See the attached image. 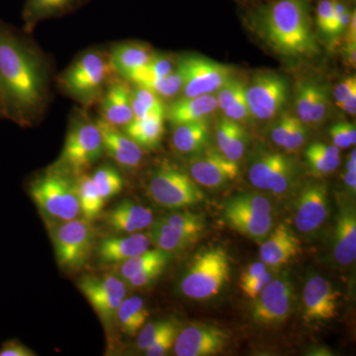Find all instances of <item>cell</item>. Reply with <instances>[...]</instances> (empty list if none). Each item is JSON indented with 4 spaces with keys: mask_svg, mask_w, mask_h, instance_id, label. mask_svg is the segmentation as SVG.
<instances>
[{
    "mask_svg": "<svg viewBox=\"0 0 356 356\" xmlns=\"http://www.w3.org/2000/svg\"><path fill=\"white\" fill-rule=\"evenodd\" d=\"M51 90V65L31 40L0 19V117L26 127L41 120Z\"/></svg>",
    "mask_w": 356,
    "mask_h": 356,
    "instance_id": "1",
    "label": "cell"
},
{
    "mask_svg": "<svg viewBox=\"0 0 356 356\" xmlns=\"http://www.w3.org/2000/svg\"><path fill=\"white\" fill-rule=\"evenodd\" d=\"M261 31L273 50L286 57L318 53L306 0H276L261 16Z\"/></svg>",
    "mask_w": 356,
    "mask_h": 356,
    "instance_id": "2",
    "label": "cell"
},
{
    "mask_svg": "<svg viewBox=\"0 0 356 356\" xmlns=\"http://www.w3.org/2000/svg\"><path fill=\"white\" fill-rule=\"evenodd\" d=\"M29 194L50 226L81 216L76 179L58 166L33 180Z\"/></svg>",
    "mask_w": 356,
    "mask_h": 356,
    "instance_id": "3",
    "label": "cell"
},
{
    "mask_svg": "<svg viewBox=\"0 0 356 356\" xmlns=\"http://www.w3.org/2000/svg\"><path fill=\"white\" fill-rule=\"evenodd\" d=\"M112 74L108 53L95 49L77 57L58 76V83L65 95L88 107L100 100Z\"/></svg>",
    "mask_w": 356,
    "mask_h": 356,
    "instance_id": "4",
    "label": "cell"
},
{
    "mask_svg": "<svg viewBox=\"0 0 356 356\" xmlns=\"http://www.w3.org/2000/svg\"><path fill=\"white\" fill-rule=\"evenodd\" d=\"M104 146L97 122L81 110L70 120L64 149L56 166L72 177L88 172L102 159Z\"/></svg>",
    "mask_w": 356,
    "mask_h": 356,
    "instance_id": "5",
    "label": "cell"
},
{
    "mask_svg": "<svg viewBox=\"0 0 356 356\" xmlns=\"http://www.w3.org/2000/svg\"><path fill=\"white\" fill-rule=\"evenodd\" d=\"M229 274L231 264L226 250L209 248L192 259L180 282V290L191 299H210L219 294L228 282Z\"/></svg>",
    "mask_w": 356,
    "mask_h": 356,
    "instance_id": "6",
    "label": "cell"
},
{
    "mask_svg": "<svg viewBox=\"0 0 356 356\" xmlns=\"http://www.w3.org/2000/svg\"><path fill=\"white\" fill-rule=\"evenodd\" d=\"M92 221L76 218L51 226V236L58 266L76 270L86 266L95 248Z\"/></svg>",
    "mask_w": 356,
    "mask_h": 356,
    "instance_id": "7",
    "label": "cell"
},
{
    "mask_svg": "<svg viewBox=\"0 0 356 356\" xmlns=\"http://www.w3.org/2000/svg\"><path fill=\"white\" fill-rule=\"evenodd\" d=\"M271 212L270 202L264 196L241 193L227 201L222 217L241 235L262 243L273 229Z\"/></svg>",
    "mask_w": 356,
    "mask_h": 356,
    "instance_id": "8",
    "label": "cell"
},
{
    "mask_svg": "<svg viewBox=\"0 0 356 356\" xmlns=\"http://www.w3.org/2000/svg\"><path fill=\"white\" fill-rule=\"evenodd\" d=\"M147 187L152 198L159 205L170 209L195 205L205 198L202 189L191 175L168 163L156 168Z\"/></svg>",
    "mask_w": 356,
    "mask_h": 356,
    "instance_id": "9",
    "label": "cell"
},
{
    "mask_svg": "<svg viewBox=\"0 0 356 356\" xmlns=\"http://www.w3.org/2000/svg\"><path fill=\"white\" fill-rule=\"evenodd\" d=\"M205 229V220L197 213L178 212L166 215L149 227L151 243L168 254L180 252L198 242Z\"/></svg>",
    "mask_w": 356,
    "mask_h": 356,
    "instance_id": "10",
    "label": "cell"
},
{
    "mask_svg": "<svg viewBox=\"0 0 356 356\" xmlns=\"http://www.w3.org/2000/svg\"><path fill=\"white\" fill-rule=\"evenodd\" d=\"M177 67L184 77V97L212 95L233 76L234 72L229 65L198 56L179 58Z\"/></svg>",
    "mask_w": 356,
    "mask_h": 356,
    "instance_id": "11",
    "label": "cell"
},
{
    "mask_svg": "<svg viewBox=\"0 0 356 356\" xmlns=\"http://www.w3.org/2000/svg\"><path fill=\"white\" fill-rule=\"evenodd\" d=\"M79 288L104 327H111L116 322L117 310L127 294L123 280L115 275H86L79 281Z\"/></svg>",
    "mask_w": 356,
    "mask_h": 356,
    "instance_id": "12",
    "label": "cell"
},
{
    "mask_svg": "<svg viewBox=\"0 0 356 356\" xmlns=\"http://www.w3.org/2000/svg\"><path fill=\"white\" fill-rule=\"evenodd\" d=\"M288 86L282 76L273 72L257 74L245 88L250 116L259 120H269L278 115L287 100Z\"/></svg>",
    "mask_w": 356,
    "mask_h": 356,
    "instance_id": "13",
    "label": "cell"
},
{
    "mask_svg": "<svg viewBox=\"0 0 356 356\" xmlns=\"http://www.w3.org/2000/svg\"><path fill=\"white\" fill-rule=\"evenodd\" d=\"M295 177L292 159L275 152L257 154L248 168V179L257 189L281 195L291 185Z\"/></svg>",
    "mask_w": 356,
    "mask_h": 356,
    "instance_id": "14",
    "label": "cell"
},
{
    "mask_svg": "<svg viewBox=\"0 0 356 356\" xmlns=\"http://www.w3.org/2000/svg\"><path fill=\"white\" fill-rule=\"evenodd\" d=\"M293 286L287 276L273 280L257 297L252 318L264 325H277L284 322L293 306Z\"/></svg>",
    "mask_w": 356,
    "mask_h": 356,
    "instance_id": "15",
    "label": "cell"
},
{
    "mask_svg": "<svg viewBox=\"0 0 356 356\" xmlns=\"http://www.w3.org/2000/svg\"><path fill=\"white\" fill-rule=\"evenodd\" d=\"M189 173L198 185L207 188H220L238 177L240 166L221 152L207 149L192 158L189 163Z\"/></svg>",
    "mask_w": 356,
    "mask_h": 356,
    "instance_id": "16",
    "label": "cell"
},
{
    "mask_svg": "<svg viewBox=\"0 0 356 356\" xmlns=\"http://www.w3.org/2000/svg\"><path fill=\"white\" fill-rule=\"evenodd\" d=\"M229 334L211 325H191L178 332L175 339V355L209 356L224 350Z\"/></svg>",
    "mask_w": 356,
    "mask_h": 356,
    "instance_id": "17",
    "label": "cell"
},
{
    "mask_svg": "<svg viewBox=\"0 0 356 356\" xmlns=\"http://www.w3.org/2000/svg\"><path fill=\"white\" fill-rule=\"evenodd\" d=\"M329 198L325 184L307 185L300 192L295 204V226L301 233H313L320 228L327 216Z\"/></svg>",
    "mask_w": 356,
    "mask_h": 356,
    "instance_id": "18",
    "label": "cell"
},
{
    "mask_svg": "<svg viewBox=\"0 0 356 356\" xmlns=\"http://www.w3.org/2000/svg\"><path fill=\"white\" fill-rule=\"evenodd\" d=\"M339 293L322 276H311L303 289L304 316L307 321L321 322L337 316Z\"/></svg>",
    "mask_w": 356,
    "mask_h": 356,
    "instance_id": "19",
    "label": "cell"
},
{
    "mask_svg": "<svg viewBox=\"0 0 356 356\" xmlns=\"http://www.w3.org/2000/svg\"><path fill=\"white\" fill-rule=\"evenodd\" d=\"M96 122L102 132L104 153L124 170L139 168L144 158L143 147L122 132L120 129L110 125L100 117L96 119Z\"/></svg>",
    "mask_w": 356,
    "mask_h": 356,
    "instance_id": "20",
    "label": "cell"
},
{
    "mask_svg": "<svg viewBox=\"0 0 356 356\" xmlns=\"http://www.w3.org/2000/svg\"><path fill=\"white\" fill-rule=\"evenodd\" d=\"M100 118L119 129L133 120L132 89L127 81H110L100 98Z\"/></svg>",
    "mask_w": 356,
    "mask_h": 356,
    "instance_id": "21",
    "label": "cell"
},
{
    "mask_svg": "<svg viewBox=\"0 0 356 356\" xmlns=\"http://www.w3.org/2000/svg\"><path fill=\"white\" fill-rule=\"evenodd\" d=\"M103 219L112 231L130 235L149 228L154 213L151 208L125 200L103 214Z\"/></svg>",
    "mask_w": 356,
    "mask_h": 356,
    "instance_id": "22",
    "label": "cell"
},
{
    "mask_svg": "<svg viewBox=\"0 0 356 356\" xmlns=\"http://www.w3.org/2000/svg\"><path fill=\"white\" fill-rule=\"evenodd\" d=\"M301 252V243L291 229L280 224L261 243L259 257L267 266L280 267Z\"/></svg>",
    "mask_w": 356,
    "mask_h": 356,
    "instance_id": "23",
    "label": "cell"
},
{
    "mask_svg": "<svg viewBox=\"0 0 356 356\" xmlns=\"http://www.w3.org/2000/svg\"><path fill=\"white\" fill-rule=\"evenodd\" d=\"M151 247L149 236L143 233L103 238L96 245L98 259L104 264H118L143 254Z\"/></svg>",
    "mask_w": 356,
    "mask_h": 356,
    "instance_id": "24",
    "label": "cell"
},
{
    "mask_svg": "<svg viewBox=\"0 0 356 356\" xmlns=\"http://www.w3.org/2000/svg\"><path fill=\"white\" fill-rule=\"evenodd\" d=\"M332 254L341 266H350L356 257V213L353 206L344 205L337 215Z\"/></svg>",
    "mask_w": 356,
    "mask_h": 356,
    "instance_id": "25",
    "label": "cell"
},
{
    "mask_svg": "<svg viewBox=\"0 0 356 356\" xmlns=\"http://www.w3.org/2000/svg\"><path fill=\"white\" fill-rule=\"evenodd\" d=\"M89 0H25L22 19L24 31L32 32L42 21L74 13Z\"/></svg>",
    "mask_w": 356,
    "mask_h": 356,
    "instance_id": "26",
    "label": "cell"
},
{
    "mask_svg": "<svg viewBox=\"0 0 356 356\" xmlns=\"http://www.w3.org/2000/svg\"><path fill=\"white\" fill-rule=\"evenodd\" d=\"M154 54L147 44L126 42L112 47L108 53L109 62L113 72L129 81L134 74L149 62Z\"/></svg>",
    "mask_w": 356,
    "mask_h": 356,
    "instance_id": "27",
    "label": "cell"
},
{
    "mask_svg": "<svg viewBox=\"0 0 356 356\" xmlns=\"http://www.w3.org/2000/svg\"><path fill=\"white\" fill-rule=\"evenodd\" d=\"M218 108L216 96L205 95L195 97H182L173 102L165 109V119L172 125L207 120Z\"/></svg>",
    "mask_w": 356,
    "mask_h": 356,
    "instance_id": "28",
    "label": "cell"
},
{
    "mask_svg": "<svg viewBox=\"0 0 356 356\" xmlns=\"http://www.w3.org/2000/svg\"><path fill=\"white\" fill-rule=\"evenodd\" d=\"M172 142L173 149L178 154H196L204 151L209 142V125L207 120L175 126Z\"/></svg>",
    "mask_w": 356,
    "mask_h": 356,
    "instance_id": "29",
    "label": "cell"
},
{
    "mask_svg": "<svg viewBox=\"0 0 356 356\" xmlns=\"http://www.w3.org/2000/svg\"><path fill=\"white\" fill-rule=\"evenodd\" d=\"M165 117L154 116L147 118H134L123 128V132L143 149L158 147L165 134Z\"/></svg>",
    "mask_w": 356,
    "mask_h": 356,
    "instance_id": "30",
    "label": "cell"
},
{
    "mask_svg": "<svg viewBox=\"0 0 356 356\" xmlns=\"http://www.w3.org/2000/svg\"><path fill=\"white\" fill-rule=\"evenodd\" d=\"M149 317V310L144 300L139 296H132L124 299L119 306L116 323L122 332L129 336H136L147 324Z\"/></svg>",
    "mask_w": 356,
    "mask_h": 356,
    "instance_id": "31",
    "label": "cell"
},
{
    "mask_svg": "<svg viewBox=\"0 0 356 356\" xmlns=\"http://www.w3.org/2000/svg\"><path fill=\"white\" fill-rule=\"evenodd\" d=\"M305 154L307 165L316 177L331 175L341 163V149L334 145L313 143Z\"/></svg>",
    "mask_w": 356,
    "mask_h": 356,
    "instance_id": "32",
    "label": "cell"
},
{
    "mask_svg": "<svg viewBox=\"0 0 356 356\" xmlns=\"http://www.w3.org/2000/svg\"><path fill=\"white\" fill-rule=\"evenodd\" d=\"M81 217L89 221H95L102 216L105 201L103 200L97 187L88 172L74 177Z\"/></svg>",
    "mask_w": 356,
    "mask_h": 356,
    "instance_id": "33",
    "label": "cell"
},
{
    "mask_svg": "<svg viewBox=\"0 0 356 356\" xmlns=\"http://www.w3.org/2000/svg\"><path fill=\"white\" fill-rule=\"evenodd\" d=\"M170 254L161 248H156L154 250L149 248L143 254L136 255L132 259L122 262L119 266L118 273L122 280L127 281L129 278L145 269L154 266H166L170 261Z\"/></svg>",
    "mask_w": 356,
    "mask_h": 356,
    "instance_id": "34",
    "label": "cell"
},
{
    "mask_svg": "<svg viewBox=\"0 0 356 356\" xmlns=\"http://www.w3.org/2000/svg\"><path fill=\"white\" fill-rule=\"evenodd\" d=\"M132 109L134 118L142 119L154 115L165 117L166 106L163 99L153 91L136 86L132 89Z\"/></svg>",
    "mask_w": 356,
    "mask_h": 356,
    "instance_id": "35",
    "label": "cell"
},
{
    "mask_svg": "<svg viewBox=\"0 0 356 356\" xmlns=\"http://www.w3.org/2000/svg\"><path fill=\"white\" fill-rule=\"evenodd\" d=\"M91 177L105 202L118 195L123 191V177L114 166L110 165L99 166Z\"/></svg>",
    "mask_w": 356,
    "mask_h": 356,
    "instance_id": "36",
    "label": "cell"
},
{
    "mask_svg": "<svg viewBox=\"0 0 356 356\" xmlns=\"http://www.w3.org/2000/svg\"><path fill=\"white\" fill-rule=\"evenodd\" d=\"M177 63H175L172 58L165 55H158L154 54L153 58L149 60L144 67L138 70L129 79L130 83L135 86L149 81V79H159L172 74L173 70L177 69Z\"/></svg>",
    "mask_w": 356,
    "mask_h": 356,
    "instance_id": "37",
    "label": "cell"
},
{
    "mask_svg": "<svg viewBox=\"0 0 356 356\" xmlns=\"http://www.w3.org/2000/svg\"><path fill=\"white\" fill-rule=\"evenodd\" d=\"M137 86H144L149 90L153 91L161 99H168L177 96L184 88V77L178 69L173 70L172 74L168 76L159 77V79H149Z\"/></svg>",
    "mask_w": 356,
    "mask_h": 356,
    "instance_id": "38",
    "label": "cell"
},
{
    "mask_svg": "<svg viewBox=\"0 0 356 356\" xmlns=\"http://www.w3.org/2000/svg\"><path fill=\"white\" fill-rule=\"evenodd\" d=\"M177 330H179V327L177 322L172 320H161L149 323L142 327L138 334V348L145 351L168 332L177 331Z\"/></svg>",
    "mask_w": 356,
    "mask_h": 356,
    "instance_id": "39",
    "label": "cell"
},
{
    "mask_svg": "<svg viewBox=\"0 0 356 356\" xmlns=\"http://www.w3.org/2000/svg\"><path fill=\"white\" fill-rule=\"evenodd\" d=\"M318 84L304 83L300 84L296 96V117L305 125H311V114L315 102Z\"/></svg>",
    "mask_w": 356,
    "mask_h": 356,
    "instance_id": "40",
    "label": "cell"
},
{
    "mask_svg": "<svg viewBox=\"0 0 356 356\" xmlns=\"http://www.w3.org/2000/svg\"><path fill=\"white\" fill-rule=\"evenodd\" d=\"M248 135L245 129L242 127L238 122H236L233 132L225 149L224 154L231 161L238 163L241 159L245 154V147H247Z\"/></svg>",
    "mask_w": 356,
    "mask_h": 356,
    "instance_id": "41",
    "label": "cell"
},
{
    "mask_svg": "<svg viewBox=\"0 0 356 356\" xmlns=\"http://www.w3.org/2000/svg\"><path fill=\"white\" fill-rule=\"evenodd\" d=\"M332 145L339 149H348L356 143V128L355 124L339 123L330 129Z\"/></svg>",
    "mask_w": 356,
    "mask_h": 356,
    "instance_id": "42",
    "label": "cell"
},
{
    "mask_svg": "<svg viewBox=\"0 0 356 356\" xmlns=\"http://www.w3.org/2000/svg\"><path fill=\"white\" fill-rule=\"evenodd\" d=\"M245 89V84L243 83L241 79H236V77L234 76L229 77L228 81L222 84L219 90H218V95L216 96L218 107L221 110H224L226 107H228Z\"/></svg>",
    "mask_w": 356,
    "mask_h": 356,
    "instance_id": "43",
    "label": "cell"
},
{
    "mask_svg": "<svg viewBox=\"0 0 356 356\" xmlns=\"http://www.w3.org/2000/svg\"><path fill=\"white\" fill-rule=\"evenodd\" d=\"M296 119L297 117L294 116V115L285 113L280 117V120L274 124L270 134L271 139H273L274 144L281 147L284 146L288 138H289Z\"/></svg>",
    "mask_w": 356,
    "mask_h": 356,
    "instance_id": "44",
    "label": "cell"
},
{
    "mask_svg": "<svg viewBox=\"0 0 356 356\" xmlns=\"http://www.w3.org/2000/svg\"><path fill=\"white\" fill-rule=\"evenodd\" d=\"M329 107V93L325 86H317L315 102L311 114V125H320L324 122Z\"/></svg>",
    "mask_w": 356,
    "mask_h": 356,
    "instance_id": "45",
    "label": "cell"
},
{
    "mask_svg": "<svg viewBox=\"0 0 356 356\" xmlns=\"http://www.w3.org/2000/svg\"><path fill=\"white\" fill-rule=\"evenodd\" d=\"M334 14L332 0H321L317 6V25L325 34L332 36Z\"/></svg>",
    "mask_w": 356,
    "mask_h": 356,
    "instance_id": "46",
    "label": "cell"
},
{
    "mask_svg": "<svg viewBox=\"0 0 356 356\" xmlns=\"http://www.w3.org/2000/svg\"><path fill=\"white\" fill-rule=\"evenodd\" d=\"M222 111H224V116L226 118L231 119V120L240 122L248 118L250 113V110H248L247 99H245V89Z\"/></svg>",
    "mask_w": 356,
    "mask_h": 356,
    "instance_id": "47",
    "label": "cell"
},
{
    "mask_svg": "<svg viewBox=\"0 0 356 356\" xmlns=\"http://www.w3.org/2000/svg\"><path fill=\"white\" fill-rule=\"evenodd\" d=\"M307 138V129L305 124L302 123L298 118L295 121L291 133L285 143L283 149L288 153H295L303 146Z\"/></svg>",
    "mask_w": 356,
    "mask_h": 356,
    "instance_id": "48",
    "label": "cell"
},
{
    "mask_svg": "<svg viewBox=\"0 0 356 356\" xmlns=\"http://www.w3.org/2000/svg\"><path fill=\"white\" fill-rule=\"evenodd\" d=\"M165 266H154L151 268L145 269L140 273L135 274L132 277L129 278L128 283L134 288L146 287L151 284L154 280H158Z\"/></svg>",
    "mask_w": 356,
    "mask_h": 356,
    "instance_id": "49",
    "label": "cell"
},
{
    "mask_svg": "<svg viewBox=\"0 0 356 356\" xmlns=\"http://www.w3.org/2000/svg\"><path fill=\"white\" fill-rule=\"evenodd\" d=\"M179 331L180 330H177V331L168 332L165 336L156 341V343L152 344L149 348H147L145 353H146L147 356H163L168 355V351L172 350L173 346H175V339H177Z\"/></svg>",
    "mask_w": 356,
    "mask_h": 356,
    "instance_id": "50",
    "label": "cell"
},
{
    "mask_svg": "<svg viewBox=\"0 0 356 356\" xmlns=\"http://www.w3.org/2000/svg\"><path fill=\"white\" fill-rule=\"evenodd\" d=\"M273 280V274L270 271L267 270L266 273L262 274L257 280L250 281L245 284L241 285L243 294L250 299H257V297L261 294L264 287Z\"/></svg>",
    "mask_w": 356,
    "mask_h": 356,
    "instance_id": "51",
    "label": "cell"
},
{
    "mask_svg": "<svg viewBox=\"0 0 356 356\" xmlns=\"http://www.w3.org/2000/svg\"><path fill=\"white\" fill-rule=\"evenodd\" d=\"M34 350L18 339H8L0 346V356H35Z\"/></svg>",
    "mask_w": 356,
    "mask_h": 356,
    "instance_id": "52",
    "label": "cell"
},
{
    "mask_svg": "<svg viewBox=\"0 0 356 356\" xmlns=\"http://www.w3.org/2000/svg\"><path fill=\"white\" fill-rule=\"evenodd\" d=\"M355 93H356V77L355 76L346 77L334 88V98L337 106H341L350 96Z\"/></svg>",
    "mask_w": 356,
    "mask_h": 356,
    "instance_id": "53",
    "label": "cell"
},
{
    "mask_svg": "<svg viewBox=\"0 0 356 356\" xmlns=\"http://www.w3.org/2000/svg\"><path fill=\"white\" fill-rule=\"evenodd\" d=\"M268 270V267L262 261L254 262V264L248 266L245 270L243 271L241 276V285L245 284L250 281L257 280L262 274L266 273Z\"/></svg>",
    "mask_w": 356,
    "mask_h": 356,
    "instance_id": "54",
    "label": "cell"
},
{
    "mask_svg": "<svg viewBox=\"0 0 356 356\" xmlns=\"http://www.w3.org/2000/svg\"><path fill=\"white\" fill-rule=\"evenodd\" d=\"M346 44H356V15L355 11L351 14L350 23L346 29Z\"/></svg>",
    "mask_w": 356,
    "mask_h": 356,
    "instance_id": "55",
    "label": "cell"
},
{
    "mask_svg": "<svg viewBox=\"0 0 356 356\" xmlns=\"http://www.w3.org/2000/svg\"><path fill=\"white\" fill-rule=\"evenodd\" d=\"M356 44H346L343 48L344 62L350 67H355Z\"/></svg>",
    "mask_w": 356,
    "mask_h": 356,
    "instance_id": "56",
    "label": "cell"
},
{
    "mask_svg": "<svg viewBox=\"0 0 356 356\" xmlns=\"http://www.w3.org/2000/svg\"><path fill=\"white\" fill-rule=\"evenodd\" d=\"M339 108H341V110H343V111L346 112V113L350 115H355L356 93H355V95L350 96V97H348V99H346V102H344L343 104H341V106L339 107Z\"/></svg>",
    "mask_w": 356,
    "mask_h": 356,
    "instance_id": "57",
    "label": "cell"
},
{
    "mask_svg": "<svg viewBox=\"0 0 356 356\" xmlns=\"http://www.w3.org/2000/svg\"><path fill=\"white\" fill-rule=\"evenodd\" d=\"M344 184L350 189L351 192L355 193L356 191V170H348L343 175Z\"/></svg>",
    "mask_w": 356,
    "mask_h": 356,
    "instance_id": "58",
    "label": "cell"
}]
</instances>
